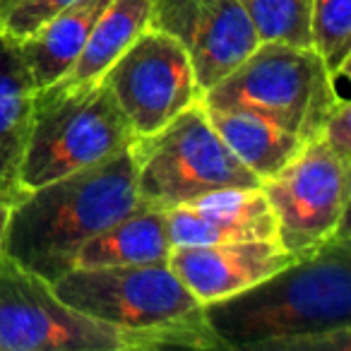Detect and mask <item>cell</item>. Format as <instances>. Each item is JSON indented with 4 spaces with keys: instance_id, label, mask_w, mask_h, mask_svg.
<instances>
[{
    "instance_id": "cell-21",
    "label": "cell",
    "mask_w": 351,
    "mask_h": 351,
    "mask_svg": "<svg viewBox=\"0 0 351 351\" xmlns=\"http://www.w3.org/2000/svg\"><path fill=\"white\" fill-rule=\"evenodd\" d=\"M320 137L341 156L344 161H351V106L349 99H339L330 116L325 118Z\"/></svg>"
},
{
    "instance_id": "cell-16",
    "label": "cell",
    "mask_w": 351,
    "mask_h": 351,
    "mask_svg": "<svg viewBox=\"0 0 351 351\" xmlns=\"http://www.w3.org/2000/svg\"><path fill=\"white\" fill-rule=\"evenodd\" d=\"M205 113L217 135L245 169L258 176L260 183L284 169L306 145L298 135L284 130L260 113L241 108H205Z\"/></svg>"
},
{
    "instance_id": "cell-3",
    "label": "cell",
    "mask_w": 351,
    "mask_h": 351,
    "mask_svg": "<svg viewBox=\"0 0 351 351\" xmlns=\"http://www.w3.org/2000/svg\"><path fill=\"white\" fill-rule=\"evenodd\" d=\"M53 291L73 311L113 327L125 351L224 349L202 303L169 263L73 267L56 279Z\"/></svg>"
},
{
    "instance_id": "cell-13",
    "label": "cell",
    "mask_w": 351,
    "mask_h": 351,
    "mask_svg": "<svg viewBox=\"0 0 351 351\" xmlns=\"http://www.w3.org/2000/svg\"><path fill=\"white\" fill-rule=\"evenodd\" d=\"M36 94L39 89L17 41L0 34V200L10 205L25 195L20 169L29 140Z\"/></svg>"
},
{
    "instance_id": "cell-19",
    "label": "cell",
    "mask_w": 351,
    "mask_h": 351,
    "mask_svg": "<svg viewBox=\"0 0 351 351\" xmlns=\"http://www.w3.org/2000/svg\"><path fill=\"white\" fill-rule=\"evenodd\" d=\"M311 49L335 77L349 70L351 58V0H313Z\"/></svg>"
},
{
    "instance_id": "cell-14",
    "label": "cell",
    "mask_w": 351,
    "mask_h": 351,
    "mask_svg": "<svg viewBox=\"0 0 351 351\" xmlns=\"http://www.w3.org/2000/svg\"><path fill=\"white\" fill-rule=\"evenodd\" d=\"M108 3L111 0H75L36 32L17 41L39 92L56 84L73 68Z\"/></svg>"
},
{
    "instance_id": "cell-12",
    "label": "cell",
    "mask_w": 351,
    "mask_h": 351,
    "mask_svg": "<svg viewBox=\"0 0 351 351\" xmlns=\"http://www.w3.org/2000/svg\"><path fill=\"white\" fill-rule=\"evenodd\" d=\"M173 245L277 241V219L260 188H226L166 210Z\"/></svg>"
},
{
    "instance_id": "cell-5",
    "label": "cell",
    "mask_w": 351,
    "mask_h": 351,
    "mask_svg": "<svg viewBox=\"0 0 351 351\" xmlns=\"http://www.w3.org/2000/svg\"><path fill=\"white\" fill-rule=\"evenodd\" d=\"M339 99L346 97L315 51L265 41L234 73L207 89L200 104L260 113L308 142L320 137Z\"/></svg>"
},
{
    "instance_id": "cell-11",
    "label": "cell",
    "mask_w": 351,
    "mask_h": 351,
    "mask_svg": "<svg viewBox=\"0 0 351 351\" xmlns=\"http://www.w3.org/2000/svg\"><path fill=\"white\" fill-rule=\"evenodd\" d=\"M279 241H234L212 245H173L169 265L205 306L234 296L293 263Z\"/></svg>"
},
{
    "instance_id": "cell-17",
    "label": "cell",
    "mask_w": 351,
    "mask_h": 351,
    "mask_svg": "<svg viewBox=\"0 0 351 351\" xmlns=\"http://www.w3.org/2000/svg\"><path fill=\"white\" fill-rule=\"evenodd\" d=\"M149 17L152 0H111L94 25L82 53L56 84L75 87L101 80L123 51L149 27Z\"/></svg>"
},
{
    "instance_id": "cell-2",
    "label": "cell",
    "mask_w": 351,
    "mask_h": 351,
    "mask_svg": "<svg viewBox=\"0 0 351 351\" xmlns=\"http://www.w3.org/2000/svg\"><path fill=\"white\" fill-rule=\"evenodd\" d=\"M132 145L56 181L27 191L12 205L3 253L53 284L75 267L89 239L140 210Z\"/></svg>"
},
{
    "instance_id": "cell-18",
    "label": "cell",
    "mask_w": 351,
    "mask_h": 351,
    "mask_svg": "<svg viewBox=\"0 0 351 351\" xmlns=\"http://www.w3.org/2000/svg\"><path fill=\"white\" fill-rule=\"evenodd\" d=\"M248 15L260 44H277L311 49L313 0H239Z\"/></svg>"
},
{
    "instance_id": "cell-8",
    "label": "cell",
    "mask_w": 351,
    "mask_h": 351,
    "mask_svg": "<svg viewBox=\"0 0 351 351\" xmlns=\"http://www.w3.org/2000/svg\"><path fill=\"white\" fill-rule=\"evenodd\" d=\"M0 351H125L113 327L73 311L53 284L0 255Z\"/></svg>"
},
{
    "instance_id": "cell-10",
    "label": "cell",
    "mask_w": 351,
    "mask_h": 351,
    "mask_svg": "<svg viewBox=\"0 0 351 351\" xmlns=\"http://www.w3.org/2000/svg\"><path fill=\"white\" fill-rule=\"evenodd\" d=\"M149 27L186 49L202 94L260 46L239 0H152Z\"/></svg>"
},
{
    "instance_id": "cell-9",
    "label": "cell",
    "mask_w": 351,
    "mask_h": 351,
    "mask_svg": "<svg viewBox=\"0 0 351 351\" xmlns=\"http://www.w3.org/2000/svg\"><path fill=\"white\" fill-rule=\"evenodd\" d=\"M137 137L154 135L181 111L200 101L188 53L173 36L147 27L101 75Z\"/></svg>"
},
{
    "instance_id": "cell-15",
    "label": "cell",
    "mask_w": 351,
    "mask_h": 351,
    "mask_svg": "<svg viewBox=\"0 0 351 351\" xmlns=\"http://www.w3.org/2000/svg\"><path fill=\"white\" fill-rule=\"evenodd\" d=\"M171 234L166 210L140 207L89 239L80 248L75 267H116V265L169 263Z\"/></svg>"
},
{
    "instance_id": "cell-20",
    "label": "cell",
    "mask_w": 351,
    "mask_h": 351,
    "mask_svg": "<svg viewBox=\"0 0 351 351\" xmlns=\"http://www.w3.org/2000/svg\"><path fill=\"white\" fill-rule=\"evenodd\" d=\"M75 0H0V34L20 41Z\"/></svg>"
},
{
    "instance_id": "cell-1",
    "label": "cell",
    "mask_w": 351,
    "mask_h": 351,
    "mask_svg": "<svg viewBox=\"0 0 351 351\" xmlns=\"http://www.w3.org/2000/svg\"><path fill=\"white\" fill-rule=\"evenodd\" d=\"M202 311L226 351H351L349 224L277 274Z\"/></svg>"
},
{
    "instance_id": "cell-7",
    "label": "cell",
    "mask_w": 351,
    "mask_h": 351,
    "mask_svg": "<svg viewBox=\"0 0 351 351\" xmlns=\"http://www.w3.org/2000/svg\"><path fill=\"white\" fill-rule=\"evenodd\" d=\"M349 178L351 161L315 137L284 169L260 183L277 219V241L284 250L301 258L346 224Z\"/></svg>"
},
{
    "instance_id": "cell-22",
    "label": "cell",
    "mask_w": 351,
    "mask_h": 351,
    "mask_svg": "<svg viewBox=\"0 0 351 351\" xmlns=\"http://www.w3.org/2000/svg\"><path fill=\"white\" fill-rule=\"evenodd\" d=\"M10 210H12L10 202L0 200V255H3V241H5L8 221H10Z\"/></svg>"
},
{
    "instance_id": "cell-4",
    "label": "cell",
    "mask_w": 351,
    "mask_h": 351,
    "mask_svg": "<svg viewBox=\"0 0 351 351\" xmlns=\"http://www.w3.org/2000/svg\"><path fill=\"white\" fill-rule=\"evenodd\" d=\"M135 140L137 132L101 80L75 87L51 84L34 99L22 188L34 191L128 149Z\"/></svg>"
},
{
    "instance_id": "cell-6",
    "label": "cell",
    "mask_w": 351,
    "mask_h": 351,
    "mask_svg": "<svg viewBox=\"0 0 351 351\" xmlns=\"http://www.w3.org/2000/svg\"><path fill=\"white\" fill-rule=\"evenodd\" d=\"M137 195L142 205L171 210L226 188H260L212 128L200 101L181 111L154 135L137 137Z\"/></svg>"
}]
</instances>
